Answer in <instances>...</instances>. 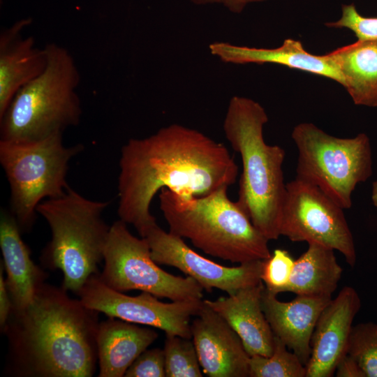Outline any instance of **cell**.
Segmentation results:
<instances>
[{
  "label": "cell",
  "mask_w": 377,
  "mask_h": 377,
  "mask_svg": "<svg viewBox=\"0 0 377 377\" xmlns=\"http://www.w3.org/2000/svg\"><path fill=\"white\" fill-rule=\"evenodd\" d=\"M119 219L141 237L154 225L151 202L163 188L203 196L235 184L238 167L228 149L202 132L179 124L143 138H131L119 161Z\"/></svg>",
  "instance_id": "obj_1"
},
{
  "label": "cell",
  "mask_w": 377,
  "mask_h": 377,
  "mask_svg": "<svg viewBox=\"0 0 377 377\" xmlns=\"http://www.w3.org/2000/svg\"><path fill=\"white\" fill-rule=\"evenodd\" d=\"M99 312L43 283L32 301L12 309L1 332L8 340V375L17 377H91L98 362Z\"/></svg>",
  "instance_id": "obj_2"
},
{
  "label": "cell",
  "mask_w": 377,
  "mask_h": 377,
  "mask_svg": "<svg viewBox=\"0 0 377 377\" xmlns=\"http://www.w3.org/2000/svg\"><path fill=\"white\" fill-rule=\"evenodd\" d=\"M267 121L268 116L260 103L234 96L227 109L223 131L242 159L236 202L269 241L281 236L286 184L282 169L285 150L278 145H269L264 140L263 127Z\"/></svg>",
  "instance_id": "obj_3"
},
{
  "label": "cell",
  "mask_w": 377,
  "mask_h": 377,
  "mask_svg": "<svg viewBox=\"0 0 377 377\" xmlns=\"http://www.w3.org/2000/svg\"><path fill=\"white\" fill-rule=\"evenodd\" d=\"M228 186L203 196H184L163 188L160 209L172 234L186 238L205 253L234 263L271 256L269 240L228 195Z\"/></svg>",
  "instance_id": "obj_4"
},
{
  "label": "cell",
  "mask_w": 377,
  "mask_h": 377,
  "mask_svg": "<svg viewBox=\"0 0 377 377\" xmlns=\"http://www.w3.org/2000/svg\"><path fill=\"white\" fill-rule=\"evenodd\" d=\"M44 47L46 68L17 92L0 117V140H40L80 122V74L75 61L63 46L50 43Z\"/></svg>",
  "instance_id": "obj_5"
},
{
  "label": "cell",
  "mask_w": 377,
  "mask_h": 377,
  "mask_svg": "<svg viewBox=\"0 0 377 377\" xmlns=\"http://www.w3.org/2000/svg\"><path fill=\"white\" fill-rule=\"evenodd\" d=\"M108 205L87 198L69 186L63 195L45 200L37 207L51 231L41 260L61 270L62 287L68 291L77 294L103 260L110 226L102 214Z\"/></svg>",
  "instance_id": "obj_6"
},
{
  "label": "cell",
  "mask_w": 377,
  "mask_h": 377,
  "mask_svg": "<svg viewBox=\"0 0 377 377\" xmlns=\"http://www.w3.org/2000/svg\"><path fill=\"white\" fill-rule=\"evenodd\" d=\"M61 133L31 142L0 140V163L10 189L11 213L22 231L29 230L38 205L63 195L70 161L84 147H66Z\"/></svg>",
  "instance_id": "obj_7"
},
{
  "label": "cell",
  "mask_w": 377,
  "mask_h": 377,
  "mask_svg": "<svg viewBox=\"0 0 377 377\" xmlns=\"http://www.w3.org/2000/svg\"><path fill=\"white\" fill-rule=\"evenodd\" d=\"M292 138L298 151L295 178L316 186L343 209L350 208L356 186L373 172L368 135L337 138L312 123H301Z\"/></svg>",
  "instance_id": "obj_8"
},
{
  "label": "cell",
  "mask_w": 377,
  "mask_h": 377,
  "mask_svg": "<svg viewBox=\"0 0 377 377\" xmlns=\"http://www.w3.org/2000/svg\"><path fill=\"white\" fill-rule=\"evenodd\" d=\"M126 225L119 219L110 226L104 267L98 274L106 286L121 293L141 290L171 301L202 300L204 289L195 279L162 269L152 259L145 238L132 235Z\"/></svg>",
  "instance_id": "obj_9"
},
{
  "label": "cell",
  "mask_w": 377,
  "mask_h": 377,
  "mask_svg": "<svg viewBox=\"0 0 377 377\" xmlns=\"http://www.w3.org/2000/svg\"><path fill=\"white\" fill-rule=\"evenodd\" d=\"M280 235L337 251L351 267L356 263L354 239L343 209L316 186L297 178L286 183Z\"/></svg>",
  "instance_id": "obj_10"
},
{
  "label": "cell",
  "mask_w": 377,
  "mask_h": 377,
  "mask_svg": "<svg viewBox=\"0 0 377 377\" xmlns=\"http://www.w3.org/2000/svg\"><path fill=\"white\" fill-rule=\"evenodd\" d=\"M77 295L85 306L108 317L188 339L192 338L191 319L199 313L204 303L202 300L163 302L147 292L127 295L106 286L98 273L91 276Z\"/></svg>",
  "instance_id": "obj_11"
},
{
  "label": "cell",
  "mask_w": 377,
  "mask_h": 377,
  "mask_svg": "<svg viewBox=\"0 0 377 377\" xmlns=\"http://www.w3.org/2000/svg\"><path fill=\"white\" fill-rule=\"evenodd\" d=\"M158 265L174 267L195 279L207 292L214 288L228 295L260 283L263 260L226 267L218 264L191 249L184 239L165 232L156 223L143 236Z\"/></svg>",
  "instance_id": "obj_12"
},
{
  "label": "cell",
  "mask_w": 377,
  "mask_h": 377,
  "mask_svg": "<svg viewBox=\"0 0 377 377\" xmlns=\"http://www.w3.org/2000/svg\"><path fill=\"white\" fill-rule=\"evenodd\" d=\"M191 332L203 374L209 377L249 376L250 355L241 339L205 302L191 323Z\"/></svg>",
  "instance_id": "obj_13"
},
{
  "label": "cell",
  "mask_w": 377,
  "mask_h": 377,
  "mask_svg": "<svg viewBox=\"0 0 377 377\" xmlns=\"http://www.w3.org/2000/svg\"><path fill=\"white\" fill-rule=\"evenodd\" d=\"M361 306L357 292L343 287L320 315L311 339L306 377H331L347 353L353 323Z\"/></svg>",
  "instance_id": "obj_14"
},
{
  "label": "cell",
  "mask_w": 377,
  "mask_h": 377,
  "mask_svg": "<svg viewBox=\"0 0 377 377\" xmlns=\"http://www.w3.org/2000/svg\"><path fill=\"white\" fill-rule=\"evenodd\" d=\"M332 297L297 295L282 302L264 288L261 303L265 317L275 336L295 353L306 366L311 355V339L323 310Z\"/></svg>",
  "instance_id": "obj_15"
},
{
  "label": "cell",
  "mask_w": 377,
  "mask_h": 377,
  "mask_svg": "<svg viewBox=\"0 0 377 377\" xmlns=\"http://www.w3.org/2000/svg\"><path fill=\"white\" fill-rule=\"evenodd\" d=\"M32 20L15 22L0 33V117L17 92L40 75L47 62L45 47L35 45L33 36H23Z\"/></svg>",
  "instance_id": "obj_16"
},
{
  "label": "cell",
  "mask_w": 377,
  "mask_h": 377,
  "mask_svg": "<svg viewBox=\"0 0 377 377\" xmlns=\"http://www.w3.org/2000/svg\"><path fill=\"white\" fill-rule=\"evenodd\" d=\"M264 288L261 281L228 297L204 300L237 334L250 357L255 355L269 357L273 351L274 334L261 303Z\"/></svg>",
  "instance_id": "obj_17"
},
{
  "label": "cell",
  "mask_w": 377,
  "mask_h": 377,
  "mask_svg": "<svg viewBox=\"0 0 377 377\" xmlns=\"http://www.w3.org/2000/svg\"><path fill=\"white\" fill-rule=\"evenodd\" d=\"M209 50L213 55L226 63L275 64L325 77L343 85V77L327 53L324 55L312 54L304 48L300 41L291 38L285 40L281 46L273 49L216 42L210 44Z\"/></svg>",
  "instance_id": "obj_18"
},
{
  "label": "cell",
  "mask_w": 377,
  "mask_h": 377,
  "mask_svg": "<svg viewBox=\"0 0 377 377\" xmlns=\"http://www.w3.org/2000/svg\"><path fill=\"white\" fill-rule=\"evenodd\" d=\"M20 230L13 214L1 209L0 247L6 272V284L13 309L27 306L47 276L32 260L30 250L21 237Z\"/></svg>",
  "instance_id": "obj_19"
},
{
  "label": "cell",
  "mask_w": 377,
  "mask_h": 377,
  "mask_svg": "<svg viewBox=\"0 0 377 377\" xmlns=\"http://www.w3.org/2000/svg\"><path fill=\"white\" fill-rule=\"evenodd\" d=\"M158 336L151 328L112 317L101 322L96 336L98 376H124L135 360Z\"/></svg>",
  "instance_id": "obj_20"
},
{
  "label": "cell",
  "mask_w": 377,
  "mask_h": 377,
  "mask_svg": "<svg viewBox=\"0 0 377 377\" xmlns=\"http://www.w3.org/2000/svg\"><path fill=\"white\" fill-rule=\"evenodd\" d=\"M357 105L377 107V40H360L327 53Z\"/></svg>",
  "instance_id": "obj_21"
},
{
  "label": "cell",
  "mask_w": 377,
  "mask_h": 377,
  "mask_svg": "<svg viewBox=\"0 0 377 377\" xmlns=\"http://www.w3.org/2000/svg\"><path fill=\"white\" fill-rule=\"evenodd\" d=\"M334 250L316 243L295 260L286 292L312 297H332L342 274Z\"/></svg>",
  "instance_id": "obj_22"
},
{
  "label": "cell",
  "mask_w": 377,
  "mask_h": 377,
  "mask_svg": "<svg viewBox=\"0 0 377 377\" xmlns=\"http://www.w3.org/2000/svg\"><path fill=\"white\" fill-rule=\"evenodd\" d=\"M249 377H306V367L276 336L270 356L250 357Z\"/></svg>",
  "instance_id": "obj_23"
},
{
  "label": "cell",
  "mask_w": 377,
  "mask_h": 377,
  "mask_svg": "<svg viewBox=\"0 0 377 377\" xmlns=\"http://www.w3.org/2000/svg\"><path fill=\"white\" fill-rule=\"evenodd\" d=\"M163 352L166 377L203 376L192 339L165 334Z\"/></svg>",
  "instance_id": "obj_24"
},
{
  "label": "cell",
  "mask_w": 377,
  "mask_h": 377,
  "mask_svg": "<svg viewBox=\"0 0 377 377\" xmlns=\"http://www.w3.org/2000/svg\"><path fill=\"white\" fill-rule=\"evenodd\" d=\"M347 353L356 360L366 377H377V323L353 326Z\"/></svg>",
  "instance_id": "obj_25"
},
{
  "label": "cell",
  "mask_w": 377,
  "mask_h": 377,
  "mask_svg": "<svg viewBox=\"0 0 377 377\" xmlns=\"http://www.w3.org/2000/svg\"><path fill=\"white\" fill-rule=\"evenodd\" d=\"M295 260L288 251L281 249H275L269 258L263 260L260 279L267 290L276 295L286 292Z\"/></svg>",
  "instance_id": "obj_26"
},
{
  "label": "cell",
  "mask_w": 377,
  "mask_h": 377,
  "mask_svg": "<svg viewBox=\"0 0 377 377\" xmlns=\"http://www.w3.org/2000/svg\"><path fill=\"white\" fill-rule=\"evenodd\" d=\"M328 27L347 28L351 30L360 40H377V17L360 15L354 3L342 5L341 18L326 23Z\"/></svg>",
  "instance_id": "obj_27"
},
{
  "label": "cell",
  "mask_w": 377,
  "mask_h": 377,
  "mask_svg": "<svg viewBox=\"0 0 377 377\" xmlns=\"http://www.w3.org/2000/svg\"><path fill=\"white\" fill-rule=\"evenodd\" d=\"M126 377H165L163 349H146L132 363L125 373Z\"/></svg>",
  "instance_id": "obj_28"
},
{
  "label": "cell",
  "mask_w": 377,
  "mask_h": 377,
  "mask_svg": "<svg viewBox=\"0 0 377 377\" xmlns=\"http://www.w3.org/2000/svg\"><path fill=\"white\" fill-rule=\"evenodd\" d=\"M13 308V304L6 281L3 275V267L1 262L0 266V328L2 331L4 328Z\"/></svg>",
  "instance_id": "obj_29"
},
{
  "label": "cell",
  "mask_w": 377,
  "mask_h": 377,
  "mask_svg": "<svg viewBox=\"0 0 377 377\" xmlns=\"http://www.w3.org/2000/svg\"><path fill=\"white\" fill-rule=\"evenodd\" d=\"M334 374L337 377H366L356 360L348 353L338 362Z\"/></svg>",
  "instance_id": "obj_30"
},
{
  "label": "cell",
  "mask_w": 377,
  "mask_h": 377,
  "mask_svg": "<svg viewBox=\"0 0 377 377\" xmlns=\"http://www.w3.org/2000/svg\"><path fill=\"white\" fill-rule=\"evenodd\" d=\"M198 4H206L212 3H220L226 6L230 10L239 13L242 11L245 6L253 2H260L265 0H191Z\"/></svg>",
  "instance_id": "obj_31"
},
{
  "label": "cell",
  "mask_w": 377,
  "mask_h": 377,
  "mask_svg": "<svg viewBox=\"0 0 377 377\" xmlns=\"http://www.w3.org/2000/svg\"><path fill=\"white\" fill-rule=\"evenodd\" d=\"M371 198L373 205L377 209V179L372 184Z\"/></svg>",
  "instance_id": "obj_32"
}]
</instances>
